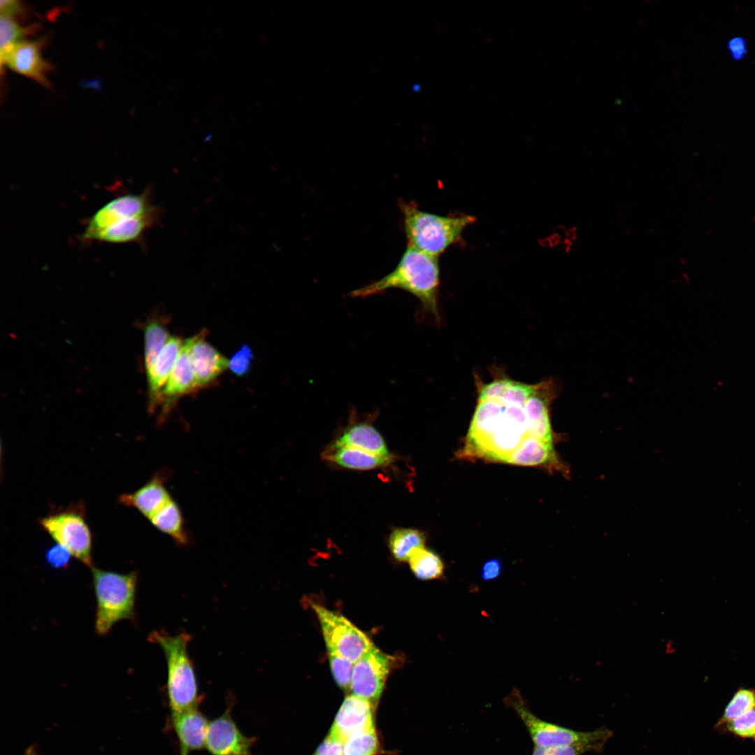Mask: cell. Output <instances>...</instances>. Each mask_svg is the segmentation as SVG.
Returning a JSON list of instances; mask_svg holds the SVG:
<instances>
[{"label":"cell","instance_id":"10","mask_svg":"<svg viewBox=\"0 0 755 755\" xmlns=\"http://www.w3.org/2000/svg\"><path fill=\"white\" fill-rule=\"evenodd\" d=\"M150 191L141 194H128L117 197L97 210L89 220L83 237L89 239L112 220L120 217H143L161 213L152 204Z\"/></svg>","mask_w":755,"mask_h":755},{"label":"cell","instance_id":"1","mask_svg":"<svg viewBox=\"0 0 755 755\" xmlns=\"http://www.w3.org/2000/svg\"><path fill=\"white\" fill-rule=\"evenodd\" d=\"M495 375L487 383L476 380L477 405L463 454L505 462L529 436L535 411L549 390V382L527 384Z\"/></svg>","mask_w":755,"mask_h":755},{"label":"cell","instance_id":"18","mask_svg":"<svg viewBox=\"0 0 755 755\" xmlns=\"http://www.w3.org/2000/svg\"><path fill=\"white\" fill-rule=\"evenodd\" d=\"M183 341L171 336L159 353L151 373L147 377L149 389V409L153 412L161 403L164 388L178 358Z\"/></svg>","mask_w":755,"mask_h":755},{"label":"cell","instance_id":"15","mask_svg":"<svg viewBox=\"0 0 755 755\" xmlns=\"http://www.w3.org/2000/svg\"><path fill=\"white\" fill-rule=\"evenodd\" d=\"M375 707L368 700L351 694L343 700L330 730L331 735L344 742L352 735L374 728Z\"/></svg>","mask_w":755,"mask_h":755},{"label":"cell","instance_id":"3","mask_svg":"<svg viewBox=\"0 0 755 755\" xmlns=\"http://www.w3.org/2000/svg\"><path fill=\"white\" fill-rule=\"evenodd\" d=\"M408 246L438 257L458 242L473 216H443L421 210L413 202L401 203Z\"/></svg>","mask_w":755,"mask_h":755},{"label":"cell","instance_id":"25","mask_svg":"<svg viewBox=\"0 0 755 755\" xmlns=\"http://www.w3.org/2000/svg\"><path fill=\"white\" fill-rule=\"evenodd\" d=\"M170 337L166 326L158 320H152L145 326V366L147 377L151 373L159 353Z\"/></svg>","mask_w":755,"mask_h":755},{"label":"cell","instance_id":"13","mask_svg":"<svg viewBox=\"0 0 755 755\" xmlns=\"http://www.w3.org/2000/svg\"><path fill=\"white\" fill-rule=\"evenodd\" d=\"M253 740L245 737L224 714L209 723L206 747L212 755H252Z\"/></svg>","mask_w":755,"mask_h":755},{"label":"cell","instance_id":"31","mask_svg":"<svg viewBox=\"0 0 755 755\" xmlns=\"http://www.w3.org/2000/svg\"><path fill=\"white\" fill-rule=\"evenodd\" d=\"M722 728L738 738L755 740V707L728 722Z\"/></svg>","mask_w":755,"mask_h":755},{"label":"cell","instance_id":"36","mask_svg":"<svg viewBox=\"0 0 755 755\" xmlns=\"http://www.w3.org/2000/svg\"><path fill=\"white\" fill-rule=\"evenodd\" d=\"M727 49L734 60L742 59L747 54V43L744 38L735 36L731 38L727 43Z\"/></svg>","mask_w":755,"mask_h":755},{"label":"cell","instance_id":"30","mask_svg":"<svg viewBox=\"0 0 755 755\" xmlns=\"http://www.w3.org/2000/svg\"><path fill=\"white\" fill-rule=\"evenodd\" d=\"M328 654L336 682L341 689L348 690L350 689L354 663L333 652L328 651Z\"/></svg>","mask_w":755,"mask_h":755},{"label":"cell","instance_id":"29","mask_svg":"<svg viewBox=\"0 0 755 755\" xmlns=\"http://www.w3.org/2000/svg\"><path fill=\"white\" fill-rule=\"evenodd\" d=\"M378 749L375 729L356 733L344 743V755H376Z\"/></svg>","mask_w":755,"mask_h":755},{"label":"cell","instance_id":"11","mask_svg":"<svg viewBox=\"0 0 755 755\" xmlns=\"http://www.w3.org/2000/svg\"><path fill=\"white\" fill-rule=\"evenodd\" d=\"M43 39H24L15 44L0 61L1 69L5 65L13 71L34 80L48 87V74L50 64L42 55Z\"/></svg>","mask_w":755,"mask_h":755},{"label":"cell","instance_id":"17","mask_svg":"<svg viewBox=\"0 0 755 755\" xmlns=\"http://www.w3.org/2000/svg\"><path fill=\"white\" fill-rule=\"evenodd\" d=\"M166 475L162 473L154 475L136 491L121 495L119 501L137 509L148 519L173 498L165 484Z\"/></svg>","mask_w":755,"mask_h":755},{"label":"cell","instance_id":"2","mask_svg":"<svg viewBox=\"0 0 755 755\" xmlns=\"http://www.w3.org/2000/svg\"><path fill=\"white\" fill-rule=\"evenodd\" d=\"M438 257L408 246L394 269L383 278L350 292L354 298L401 289L418 299L423 308L440 321L438 293L440 283Z\"/></svg>","mask_w":755,"mask_h":755},{"label":"cell","instance_id":"39","mask_svg":"<svg viewBox=\"0 0 755 755\" xmlns=\"http://www.w3.org/2000/svg\"><path fill=\"white\" fill-rule=\"evenodd\" d=\"M25 755H37V754H36V751H35V749L34 748H29L27 751V753H26Z\"/></svg>","mask_w":755,"mask_h":755},{"label":"cell","instance_id":"40","mask_svg":"<svg viewBox=\"0 0 755 755\" xmlns=\"http://www.w3.org/2000/svg\"><path fill=\"white\" fill-rule=\"evenodd\" d=\"M188 752L189 751L187 749H185L183 747H180V755H188Z\"/></svg>","mask_w":755,"mask_h":755},{"label":"cell","instance_id":"14","mask_svg":"<svg viewBox=\"0 0 755 755\" xmlns=\"http://www.w3.org/2000/svg\"><path fill=\"white\" fill-rule=\"evenodd\" d=\"M198 389L185 340L162 391L159 421L164 422L179 398Z\"/></svg>","mask_w":755,"mask_h":755},{"label":"cell","instance_id":"22","mask_svg":"<svg viewBox=\"0 0 755 755\" xmlns=\"http://www.w3.org/2000/svg\"><path fill=\"white\" fill-rule=\"evenodd\" d=\"M325 460L341 467L359 470H367L390 463L393 458H385L356 448L333 443L323 452Z\"/></svg>","mask_w":755,"mask_h":755},{"label":"cell","instance_id":"34","mask_svg":"<svg viewBox=\"0 0 755 755\" xmlns=\"http://www.w3.org/2000/svg\"><path fill=\"white\" fill-rule=\"evenodd\" d=\"M71 554L59 544L50 547L45 553V559L49 566L55 569L66 568Z\"/></svg>","mask_w":755,"mask_h":755},{"label":"cell","instance_id":"37","mask_svg":"<svg viewBox=\"0 0 755 755\" xmlns=\"http://www.w3.org/2000/svg\"><path fill=\"white\" fill-rule=\"evenodd\" d=\"M24 12V6L20 1L1 0L0 1V16L15 18Z\"/></svg>","mask_w":755,"mask_h":755},{"label":"cell","instance_id":"6","mask_svg":"<svg viewBox=\"0 0 755 755\" xmlns=\"http://www.w3.org/2000/svg\"><path fill=\"white\" fill-rule=\"evenodd\" d=\"M504 703L520 718L536 747L584 744L594 747L599 753L603 751L606 742L613 735L612 731L606 727L579 731L542 720L533 713L517 690L508 695Z\"/></svg>","mask_w":755,"mask_h":755},{"label":"cell","instance_id":"20","mask_svg":"<svg viewBox=\"0 0 755 755\" xmlns=\"http://www.w3.org/2000/svg\"><path fill=\"white\" fill-rule=\"evenodd\" d=\"M334 443L380 456L392 458L382 435L373 424L367 422H352Z\"/></svg>","mask_w":755,"mask_h":755},{"label":"cell","instance_id":"32","mask_svg":"<svg viewBox=\"0 0 755 755\" xmlns=\"http://www.w3.org/2000/svg\"><path fill=\"white\" fill-rule=\"evenodd\" d=\"M253 358L251 347L245 344L229 360V368L236 376L245 375L251 368Z\"/></svg>","mask_w":755,"mask_h":755},{"label":"cell","instance_id":"5","mask_svg":"<svg viewBox=\"0 0 755 755\" xmlns=\"http://www.w3.org/2000/svg\"><path fill=\"white\" fill-rule=\"evenodd\" d=\"M149 638L159 645L166 658L167 693L171 712L197 707V681L187 650L189 635L180 633L171 635L154 631Z\"/></svg>","mask_w":755,"mask_h":755},{"label":"cell","instance_id":"35","mask_svg":"<svg viewBox=\"0 0 755 755\" xmlns=\"http://www.w3.org/2000/svg\"><path fill=\"white\" fill-rule=\"evenodd\" d=\"M344 743L343 740L329 733L314 755H344Z\"/></svg>","mask_w":755,"mask_h":755},{"label":"cell","instance_id":"33","mask_svg":"<svg viewBox=\"0 0 755 755\" xmlns=\"http://www.w3.org/2000/svg\"><path fill=\"white\" fill-rule=\"evenodd\" d=\"M589 752H598L591 745L581 744L567 746H534L531 755H583Z\"/></svg>","mask_w":755,"mask_h":755},{"label":"cell","instance_id":"21","mask_svg":"<svg viewBox=\"0 0 755 755\" xmlns=\"http://www.w3.org/2000/svg\"><path fill=\"white\" fill-rule=\"evenodd\" d=\"M161 215V213H159L143 217L115 219L94 233L90 240L115 243L137 240L146 229L159 222Z\"/></svg>","mask_w":755,"mask_h":755},{"label":"cell","instance_id":"7","mask_svg":"<svg viewBox=\"0 0 755 755\" xmlns=\"http://www.w3.org/2000/svg\"><path fill=\"white\" fill-rule=\"evenodd\" d=\"M41 527L78 560L92 567V537L82 509L69 508L40 520Z\"/></svg>","mask_w":755,"mask_h":755},{"label":"cell","instance_id":"24","mask_svg":"<svg viewBox=\"0 0 755 755\" xmlns=\"http://www.w3.org/2000/svg\"><path fill=\"white\" fill-rule=\"evenodd\" d=\"M425 536L414 528H398L389 538V547L394 557L400 561H408L418 549L424 547Z\"/></svg>","mask_w":755,"mask_h":755},{"label":"cell","instance_id":"26","mask_svg":"<svg viewBox=\"0 0 755 755\" xmlns=\"http://www.w3.org/2000/svg\"><path fill=\"white\" fill-rule=\"evenodd\" d=\"M408 563L414 575L422 580L437 579L443 573L444 564L440 556L424 547L415 551Z\"/></svg>","mask_w":755,"mask_h":755},{"label":"cell","instance_id":"4","mask_svg":"<svg viewBox=\"0 0 755 755\" xmlns=\"http://www.w3.org/2000/svg\"><path fill=\"white\" fill-rule=\"evenodd\" d=\"M96 597L95 630L99 635L108 634L123 619L135 617L137 574L120 573L91 567Z\"/></svg>","mask_w":755,"mask_h":755},{"label":"cell","instance_id":"8","mask_svg":"<svg viewBox=\"0 0 755 755\" xmlns=\"http://www.w3.org/2000/svg\"><path fill=\"white\" fill-rule=\"evenodd\" d=\"M324 635L327 651L356 662L372 647L373 642L343 616L319 605H312Z\"/></svg>","mask_w":755,"mask_h":755},{"label":"cell","instance_id":"38","mask_svg":"<svg viewBox=\"0 0 755 755\" xmlns=\"http://www.w3.org/2000/svg\"><path fill=\"white\" fill-rule=\"evenodd\" d=\"M501 564L498 559L487 561L482 567V576L485 580H491L499 575Z\"/></svg>","mask_w":755,"mask_h":755},{"label":"cell","instance_id":"16","mask_svg":"<svg viewBox=\"0 0 755 755\" xmlns=\"http://www.w3.org/2000/svg\"><path fill=\"white\" fill-rule=\"evenodd\" d=\"M504 463L530 466H543L549 470L568 476V466L561 459L554 446L527 436Z\"/></svg>","mask_w":755,"mask_h":755},{"label":"cell","instance_id":"9","mask_svg":"<svg viewBox=\"0 0 755 755\" xmlns=\"http://www.w3.org/2000/svg\"><path fill=\"white\" fill-rule=\"evenodd\" d=\"M390 668L389 659L375 646L354 663L350 683L352 694L374 707L381 696Z\"/></svg>","mask_w":755,"mask_h":755},{"label":"cell","instance_id":"23","mask_svg":"<svg viewBox=\"0 0 755 755\" xmlns=\"http://www.w3.org/2000/svg\"><path fill=\"white\" fill-rule=\"evenodd\" d=\"M148 520L157 530L171 537L179 545L185 546L189 544V536L185 527V519L179 505L173 498Z\"/></svg>","mask_w":755,"mask_h":755},{"label":"cell","instance_id":"19","mask_svg":"<svg viewBox=\"0 0 755 755\" xmlns=\"http://www.w3.org/2000/svg\"><path fill=\"white\" fill-rule=\"evenodd\" d=\"M171 719L181 747L188 751L205 747L210 722L197 707L171 712Z\"/></svg>","mask_w":755,"mask_h":755},{"label":"cell","instance_id":"28","mask_svg":"<svg viewBox=\"0 0 755 755\" xmlns=\"http://www.w3.org/2000/svg\"><path fill=\"white\" fill-rule=\"evenodd\" d=\"M755 707V690L742 688L738 690L726 706L717 724L721 728L728 722Z\"/></svg>","mask_w":755,"mask_h":755},{"label":"cell","instance_id":"27","mask_svg":"<svg viewBox=\"0 0 755 755\" xmlns=\"http://www.w3.org/2000/svg\"><path fill=\"white\" fill-rule=\"evenodd\" d=\"M0 61L18 42L26 39L37 28L21 26L13 17L0 16Z\"/></svg>","mask_w":755,"mask_h":755},{"label":"cell","instance_id":"12","mask_svg":"<svg viewBox=\"0 0 755 755\" xmlns=\"http://www.w3.org/2000/svg\"><path fill=\"white\" fill-rule=\"evenodd\" d=\"M203 331L186 339L198 388L211 384L229 368V360L205 339Z\"/></svg>","mask_w":755,"mask_h":755}]
</instances>
